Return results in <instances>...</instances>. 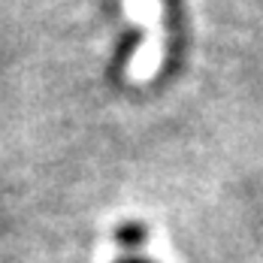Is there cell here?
<instances>
[{
	"label": "cell",
	"mask_w": 263,
	"mask_h": 263,
	"mask_svg": "<svg viewBox=\"0 0 263 263\" xmlns=\"http://www.w3.org/2000/svg\"><path fill=\"white\" fill-rule=\"evenodd\" d=\"M115 239H118V245L121 248H139L142 242H145V227L142 224H136V221H127V224H121L118 230H115Z\"/></svg>",
	"instance_id": "obj_1"
},
{
	"label": "cell",
	"mask_w": 263,
	"mask_h": 263,
	"mask_svg": "<svg viewBox=\"0 0 263 263\" xmlns=\"http://www.w3.org/2000/svg\"><path fill=\"white\" fill-rule=\"evenodd\" d=\"M121 263H148V260H142V257H127V260H121Z\"/></svg>",
	"instance_id": "obj_2"
}]
</instances>
